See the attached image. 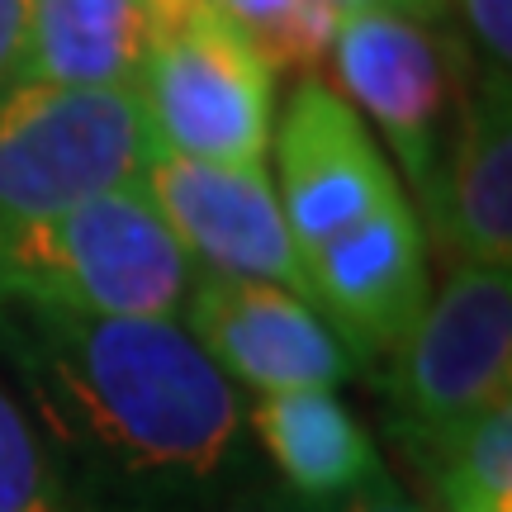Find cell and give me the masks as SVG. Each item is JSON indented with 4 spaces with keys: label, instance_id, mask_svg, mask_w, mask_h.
Wrapping results in <instances>:
<instances>
[{
    "label": "cell",
    "instance_id": "obj_18",
    "mask_svg": "<svg viewBox=\"0 0 512 512\" xmlns=\"http://www.w3.org/2000/svg\"><path fill=\"white\" fill-rule=\"evenodd\" d=\"M337 512H432L422 498H413L408 489L399 484V475L389 470V465H375L356 489H351L342 503H337Z\"/></svg>",
    "mask_w": 512,
    "mask_h": 512
},
{
    "label": "cell",
    "instance_id": "obj_10",
    "mask_svg": "<svg viewBox=\"0 0 512 512\" xmlns=\"http://www.w3.org/2000/svg\"><path fill=\"white\" fill-rule=\"evenodd\" d=\"M422 223H432L451 266L512 271V76L479 72L460 95L451 138L422 190Z\"/></svg>",
    "mask_w": 512,
    "mask_h": 512
},
{
    "label": "cell",
    "instance_id": "obj_5",
    "mask_svg": "<svg viewBox=\"0 0 512 512\" xmlns=\"http://www.w3.org/2000/svg\"><path fill=\"white\" fill-rule=\"evenodd\" d=\"M147 157L143 114L124 86H0V238L143 185Z\"/></svg>",
    "mask_w": 512,
    "mask_h": 512
},
{
    "label": "cell",
    "instance_id": "obj_17",
    "mask_svg": "<svg viewBox=\"0 0 512 512\" xmlns=\"http://www.w3.org/2000/svg\"><path fill=\"white\" fill-rule=\"evenodd\" d=\"M195 512H337V503H318V498L294 494V489H285L280 479H271L261 470V475L233 484L228 494L200 503Z\"/></svg>",
    "mask_w": 512,
    "mask_h": 512
},
{
    "label": "cell",
    "instance_id": "obj_12",
    "mask_svg": "<svg viewBox=\"0 0 512 512\" xmlns=\"http://www.w3.org/2000/svg\"><path fill=\"white\" fill-rule=\"evenodd\" d=\"M162 24L152 0H24L15 81L128 91Z\"/></svg>",
    "mask_w": 512,
    "mask_h": 512
},
{
    "label": "cell",
    "instance_id": "obj_21",
    "mask_svg": "<svg viewBox=\"0 0 512 512\" xmlns=\"http://www.w3.org/2000/svg\"><path fill=\"white\" fill-rule=\"evenodd\" d=\"M152 5H157V10H162L166 19L176 15V10H185V5H190V0H152Z\"/></svg>",
    "mask_w": 512,
    "mask_h": 512
},
{
    "label": "cell",
    "instance_id": "obj_11",
    "mask_svg": "<svg viewBox=\"0 0 512 512\" xmlns=\"http://www.w3.org/2000/svg\"><path fill=\"white\" fill-rule=\"evenodd\" d=\"M242 422L266 475L318 503H342L380 465L366 422L337 389H275L242 403Z\"/></svg>",
    "mask_w": 512,
    "mask_h": 512
},
{
    "label": "cell",
    "instance_id": "obj_14",
    "mask_svg": "<svg viewBox=\"0 0 512 512\" xmlns=\"http://www.w3.org/2000/svg\"><path fill=\"white\" fill-rule=\"evenodd\" d=\"M214 15H223L275 72H313L328 57L337 19L356 5L380 0H204Z\"/></svg>",
    "mask_w": 512,
    "mask_h": 512
},
{
    "label": "cell",
    "instance_id": "obj_8",
    "mask_svg": "<svg viewBox=\"0 0 512 512\" xmlns=\"http://www.w3.org/2000/svg\"><path fill=\"white\" fill-rule=\"evenodd\" d=\"M176 323L238 394L337 389L361 375L328 318L266 280L195 271Z\"/></svg>",
    "mask_w": 512,
    "mask_h": 512
},
{
    "label": "cell",
    "instance_id": "obj_9",
    "mask_svg": "<svg viewBox=\"0 0 512 512\" xmlns=\"http://www.w3.org/2000/svg\"><path fill=\"white\" fill-rule=\"evenodd\" d=\"M143 190L195 271L266 280L309 299L266 166H214L152 147Z\"/></svg>",
    "mask_w": 512,
    "mask_h": 512
},
{
    "label": "cell",
    "instance_id": "obj_13",
    "mask_svg": "<svg viewBox=\"0 0 512 512\" xmlns=\"http://www.w3.org/2000/svg\"><path fill=\"white\" fill-rule=\"evenodd\" d=\"M432 512H512V403H498L413 465Z\"/></svg>",
    "mask_w": 512,
    "mask_h": 512
},
{
    "label": "cell",
    "instance_id": "obj_3",
    "mask_svg": "<svg viewBox=\"0 0 512 512\" xmlns=\"http://www.w3.org/2000/svg\"><path fill=\"white\" fill-rule=\"evenodd\" d=\"M195 266L143 185L0 238V299L86 318H181Z\"/></svg>",
    "mask_w": 512,
    "mask_h": 512
},
{
    "label": "cell",
    "instance_id": "obj_7",
    "mask_svg": "<svg viewBox=\"0 0 512 512\" xmlns=\"http://www.w3.org/2000/svg\"><path fill=\"white\" fill-rule=\"evenodd\" d=\"M328 57L342 100L380 128L389 157L399 162L403 181L422 200L456 124L451 119V105H456L451 48L427 24L399 10L356 5L337 19Z\"/></svg>",
    "mask_w": 512,
    "mask_h": 512
},
{
    "label": "cell",
    "instance_id": "obj_19",
    "mask_svg": "<svg viewBox=\"0 0 512 512\" xmlns=\"http://www.w3.org/2000/svg\"><path fill=\"white\" fill-rule=\"evenodd\" d=\"M24 48V0H0V86L15 81Z\"/></svg>",
    "mask_w": 512,
    "mask_h": 512
},
{
    "label": "cell",
    "instance_id": "obj_15",
    "mask_svg": "<svg viewBox=\"0 0 512 512\" xmlns=\"http://www.w3.org/2000/svg\"><path fill=\"white\" fill-rule=\"evenodd\" d=\"M0 512H81L57 475L34 418L0 380Z\"/></svg>",
    "mask_w": 512,
    "mask_h": 512
},
{
    "label": "cell",
    "instance_id": "obj_6",
    "mask_svg": "<svg viewBox=\"0 0 512 512\" xmlns=\"http://www.w3.org/2000/svg\"><path fill=\"white\" fill-rule=\"evenodd\" d=\"M147 143L214 166H266L275 67L204 0L166 19L133 76Z\"/></svg>",
    "mask_w": 512,
    "mask_h": 512
},
{
    "label": "cell",
    "instance_id": "obj_4",
    "mask_svg": "<svg viewBox=\"0 0 512 512\" xmlns=\"http://www.w3.org/2000/svg\"><path fill=\"white\" fill-rule=\"evenodd\" d=\"M370 375L384 437L408 465L512 403V271L451 266L418 323Z\"/></svg>",
    "mask_w": 512,
    "mask_h": 512
},
{
    "label": "cell",
    "instance_id": "obj_1",
    "mask_svg": "<svg viewBox=\"0 0 512 512\" xmlns=\"http://www.w3.org/2000/svg\"><path fill=\"white\" fill-rule=\"evenodd\" d=\"M0 380L81 512H195L266 470L242 394L176 318H86L0 299Z\"/></svg>",
    "mask_w": 512,
    "mask_h": 512
},
{
    "label": "cell",
    "instance_id": "obj_2",
    "mask_svg": "<svg viewBox=\"0 0 512 512\" xmlns=\"http://www.w3.org/2000/svg\"><path fill=\"white\" fill-rule=\"evenodd\" d=\"M271 152L304 294L342 337L356 370H370L432 299L418 209L370 124L318 72L299 76Z\"/></svg>",
    "mask_w": 512,
    "mask_h": 512
},
{
    "label": "cell",
    "instance_id": "obj_20",
    "mask_svg": "<svg viewBox=\"0 0 512 512\" xmlns=\"http://www.w3.org/2000/svg\"><path fill=\"white\" fill-rule=\"evenodd\" d=\"M384 10H399V15L418 19V24H432V19H441V10H446V0H380Z\"/></svg>",
    "mask_w": 512,
    "mask_h": 512
},
{
    "label": "cell",
    "instance_id": "obj_16",
    "mask_svg": "<svg viewBox=\"0 0 512 512\" xmlns=\"http://www.w3.org/2000/svg\"><path fill=\"white\" fill-rule=\"evenodd\" d=\"M456 10L479 53V72L512 76V0H456Z\"/></svg>",
    "mask_w": 512,
    "mask_h": 512
}]
</instances>
